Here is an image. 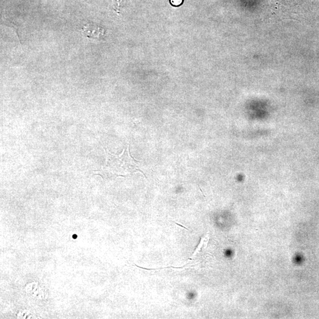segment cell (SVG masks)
I'll list each match as a JSON object with an SVG mask.
<instances>
[{
    "label": "cell",
    "instance_id": "1",
    "mask_svg": "<svg viewBox=\"0 0 319 319\" xmlns=\"http://www.w3.org/2000/svg\"><path fill=\"white\" fill-rule=\"evenodd\" d=\"M105 152L107 156L106 162L101 169L97 172V174L104 180L112 179L118 177H126L138 171H141L145 176V174L139 169L138 164H136L138 161L131 156L129 146L128 150L124 149L120 156L108 153L105 149Z\"/></svg>",
    "mask_w": 319,
    "mask_h": 319
},
{
    "label": "cell",
    "instance_id": "2",
    "mask_svg": "<svg viewBox=\"0 0 319 319\" xmlns=\"http://www.w3.org/2000/svg\"><path fill=\"white\" fill-rule=\"evenodd\" d=\"M82 33L84 35H86L87 37L98 38L101 36V35H104V30L99 27L87 24V25L84 26L82 29Z\"/></svg>",
    "mask_w": 319,
    "mask_h": 319
},
{
    "label": "cell",
    "instance_id": "3",
    "mask_svg": "<svg viewBox=\"0 0 319 319\" xmlns=\"http://www.w3.org/2000/svg\"><path fill=\"white\" fill-rule=\"evenodd\" d=\"M184 0H170L171 5L173 6H180L183 3Z\"/></svg>",
    "mask_w": 319,
    "mask_h": 319
}]
</instances>
